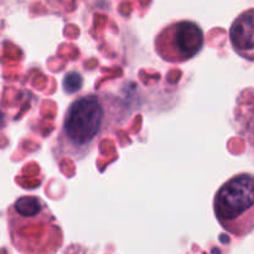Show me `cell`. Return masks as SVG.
Here are the masks:
<instances>
[{
	"label": "cell",
	"mask_w": 254,
	"mask_h": 254,
	"mask_svg": "<svg viewBox=\"0 0 254 254\" xmlns=\"http://www.w3.org/2000/svg\"><path fill=\"white\" fill-rule=\"evenodd\" d=\"M82 84H83V77L76 71L66 73V76L64 77V82H62L64 91L67 94H73L78 92L82 88Z\"/></svg>",
	"instance_id": "obj_5"
},
{
	"label": "cell",
	"mask_w": 254,
	"mask_h": 254,
	"mask_svg": "<svg viewBox=\"0 0 254 254\" xmlns=\"http://www.w3.org/2000/svg\"><path fill=\"white\" fill-rule=\"evenodd\" d=\"M247 139L250 145L254 149V113L252 114L247 124Z\"/></svg>",
	"instance_id": "obj_6"
},
{
	"label": "cell",
	"mask_w": 254,
	"mask_h": 254,
	"mask_svg": "<svg viewBox=\"0 0 254 254\" xmlns=\"http://www.w3.org/2000/svg\"><path fill=\"white\" fill-rule=\"evenodd\" d=\"M230 41L238 56L254 62V7L236 17L231 25Z\"/></svg>",
	"instance_id": "obj_4"
},
{
	"label": "cell",
	"mask_w": 254,
	"mask_h": 254,
	"mask_svg": "<svg viewBox=\"0 0 254 254\" xmlns=\"http://www.w3.org/2000/svg\"><path fill=\"white\" fill-rule=\"evenodd\" d=\"M213 212L221 227L236 237L254 231V175L237 174L221 185L213 198Z\"/></svg>",
	"instance_id": "obj_2"
},
{
	"label": "cell",
	"mask_w": 254,
	"mask_h": 254,
	"mask_svg": "<svg viewBox=\"0 0 254 254\" xmlns=\"http://www.w3.org/2000/svg\"><path fill=\"white\" fill-rule=\"evenodd\" d=\"M203 45L205 34L200 25L191 20H179L166 25L154 41L158 56L170 64H183L193 59Z\"/></svg>",
	"instance_id": "obj_3"
},
{
	"label": "cell",
	"mask_w": 254,
	"mask_h": 254,
	"mask_svg": "<svg viewBox=\"0 0 254 254\" xmlns=\"http://www.w3.org/2000/svg\"><path fill=\"white\" fill-rule=\"evenodd\" d=\"M128 116V108L116 94L94 92L78 97L64 112L52 154L56 160H83L101 138L121 126Z\"/></svg>",
	"instance_id": "obj_1"
}]
</instances>
